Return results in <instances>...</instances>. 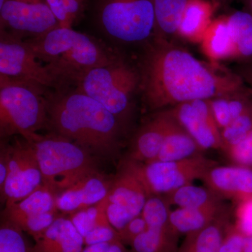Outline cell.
Listing matches in <instances>:
<instances>
[{"instance_id":"obj_1","label":"cell","mask_w":252,"mask_h":252,"mask_svg":"<svg viewBox=\"0 0 252 252\" xmlns=\"http://www.w3.org/2000/svg\"><path fill=\"white\" fill-rule=\"evenodd\" d=\"M140 94L144 107L158 112L195 99L240 92L238 78L200 62L172 41L154 39L143 48L139 62Z\"/></svg>"},{"instance_id":"obj_2","label":"cell","mask_w":252,"mask_h":252,"mask_svg":"<svg viewBox=\"0 0 252 252\" xmlns=\"http://www.w3.org/2000/svg\"><path fill=\"white\" fill-rule=\"evenodd\" d=\"M49 126L94 157L112 158L122 144L125 124L102 104L77 90L48 99Z\"/></svg>"},{"instance_id":"obj_3","label":"cell","mask_w":252,"mask_h":252,"mask_svg":"<svg viewBox=\"0 0 252 252\" xmlns=\"http://www.w3.org/2000/svg\"><path fill=\"white\" fill-rule=\"evenodd\" d=\"M26 41L62 86L77 84L91 69L121 56L94 36L72 28H56Z\"/></svg>"},{"instance_id":"obj_4","label":"cell","mask_w":252,"mask_h":252,"mask_svg":"<svg viewBox=\"0 0 252 252\" xmlns=\"http://www.w3.org/2000/svg\"><path fill=\"white\" fill-rule=\"evenodd\" d=\"M0 134L1 138L19 135L35 140L37 133L49 125L45 88L0 76Z\"/></svg>"},{"instance_id":"obj_5","label":"cell","mask_w":252,"mask_h":252,"mask_svg":"<svg viewBox=\"0 0 252 252\" xmlns=\"http://www.w3.org/2000/svg\"><path fill=\"white\" fill-rule=\"evenodd\" d=\"M35 151L43 185L56 195L88 176L99 172L95 157L85 149L54 135L29 141Z\"/></svg>"},{"instance_id":"obj_6","label":"cell","mask_w":252,"mask_h":252,"mask_svg":"<svg viewBox=\"0 0 252 252\" xmlns=\"http://www.w3.org/2000/svg\"><path fill=\"white\" fill-rule=\"evenodd\" d=\"M76 90L95 99L123 123L132 114L135 94H140V74L122 56L91 69L76 84Z\"/></svg>"},{"instance_id":"obj_7","label":"cell","mask_w":252,"mask_h":252,"mask_svg":"<svg viewBox=\"0 0 252 252\" xmlns=\"http://www.w3.org/2000/svg\"><path fill=\"white\" fill-rule=\"evenodd\" d=\"M94 18L106 36L143 48L156 38L153 0H95Z\"/></svg>"},{"instance_id":"obj_8","label":"cell","mask_w":252,"mask_h":252,"mask_svg":"<svg viewBox=\"0 0 252 252\" xmlns=\"http://www.w3.org/2000/svg\"><path fill=\"white\" fill-rule=\"evenodd\" d=\"M120 165L140 181L149 197L165 195L176 189L202 180L218 162L200 156L177 161L142 162L124 158Z\"/></svg>"},{"instance_id":"obj_9","label":"cell","mask_w":252,"mask_h":252,"mask_svg":"<svg viewBox=\"0 0 252 252\" xmlns=\"http://www.w3.org/2000/svg\"><path fill=\"white\" fill-rule=\"evenodd\" d=\"M0 76L32 83L45 89L59 90L62 87L26 41L3 31L0 41Z\"/></svg>"},{"instance_id":"obj_10","label":"cell","mask_w":252,"mask_h":252,"mask_svg":"<svg viewBox=\"0 0 252 252\" xmlns=\"http://www.w3.org/2000/svg\"><path fill=\"white\" fill-rule=\"evenodd\" d=\"M1 144L7 153L9 167L0 194L1 203L8 206L23 200L44 185L40 166L31 142L16 139L13 143Z\"/></svg>"},{"instance_id":"obj_11","label":"cell","mask_w":252,"mask_h":252,"mask_svg":"<svg viewBox=\"0 0 252 252\" xmlns=\"http://www.w3.org/2000/svg\"><path fill=\"white\" fill-rule=\"evenodd\" d=\"M4 220L28 233L36 241L61 213L56 206V194L43 185L23 200L5 206Z\"/></svg>"},{"instance_id":"obj_12","label":"cell","mask_w":252,"mask_h":252,"mask_svg":"<svg viewBox=\"0 0 252 252\" xmlns=\"http://www.w3.org/2000/svg\"><path fill=\"white\" fill-rule=\"evenodd\" d=\"M0 21L1 31L19 37H37L60 27L46 0H5Z\"/></svg>"},{"instance_id":"obj_13","label":"cell","mask_w":252,"mask_h":252,"mask_svg":"<svg viewBox=\"0 0 252 252\" xmlns=\"http://www.w3.org/2000/svg\"><path fill=\"white\" fill-rule=\"evenodd\" d=\"M149 196L140 181L129 170L119 165L107 195L109 222L117 231L131 220L141 215Z\"/></svg>"},{"instance_id":"obj_14","label":"cell","mask_w":252,"mask_h":252,"mask_svg":"<svg viewBox=\"0 0 252 252\" xmlns=\"http://www.w3.org/2000/svg\"><path fill=\"white\" fill-rule=\"evenodd\" d=\"M170 109L180 125L204 151L221 150L220 130L214 117L210 99H195Z\"/></svg>"},{"instance_id":"obj_15","label":"cell","mask_w":252,"mask_h":252,"mask_svg":"<svg viewBox=\"0 0 252 252\" xmlns=\"http://www.w3.org/2000/svg\"><path fill=\"white\" fill-rule=\"evenodd\" d=\"M112 179L97 172L79 181L56 195L58 210L67 216L102 201L108 195Z\"/></svg>"},{"instance_id":"obj_16","label":"cell","mask_w":252,"mask_h":252,"mask_svg":"<svg viewBox=\"0 0 252 252\" xmlns=\"http://www.w3.org/2000/svg\"><path fill=\"white\" fill-rule=\"evenodd\" d=\"M207 188L222 199L239 202L252 198V168L240 165L212 167L202 178Z\"/></svg>"},{"instance_id":"obj_17","label":"cell","mask_w":252,"mask_h":252,"mask_svg":"<svg viewBox=\"0 0 252 252\" xmlns=\"http://www.w3.org/2000/svg\"><path fill=\"white\" fill-rule=\"evenodd\" d=\"M170 118V109L154 113L134 135L126 158L142 162L155 161L166 136Z\"/></svg>"},{"instance_id":"obj_18","label":"cell","mask_w":252,"mask_h":252,"mask_svg":"<svg viewBox=\"0 0 252 252\" xmlns=\"http://www.w3.org/2000/svg\"><path fill=\"white\" fill-rule=\"evenodd\" d=\"M34 242L32 252H81L84 250L83 237L69 217L63 215Z\"/></svg>"},{"instance_id":"obj_19","label":"cell","mask_w":252,"mask_h":252,"mask_svg":"<svg viewBox=\"0 0 252 252\" xmlns=\"http://www.w3.org/2000/svg\"><path fill=\"white\" fill-rule=\"evenodd\" d=\"M203 152L205 151L180 125L171 112V118L166 136L155 161L169 162L185 160L203 156Z\"/></svg>"},{"instance_id":"obj_20","label":"cell","mask_w":252,"mask_h":252,"mask_svg":"<svg viewBox=\"0 0 252 252\" xmlns=\"http://www.w3.org/2000/svg\"><path fill=\"white\" fill-rule=\"evenodd\" d=\"M223 204L204 208H182L170 211V225L177 235L196 233L228 212Z\"/></svg>"},{"instance_id":"obj_21","label":"cell","mask_w":252,"mask_h":252,"mask_svg":"<svg viewBox=\"0 0 252 252\" xmlns=\"http://www.w3.org/2000/svg\"><path fill=\"white\" fill-rule=\"evenodd\" d=\"M217 6L208 0H189L182 16L177 36L193 42L203 39Z\"/></svg>"},{"instance_id":"obj_22","label":"cell","mask_w":252,"mask_h":252,"mask_svg":"<svg viewBox=\"0 0 252 252\" xmlns=\"http://www.w3.org/2000/svg\"><path fill=\"white\" fill-rule=\"evenodd\" d=\"M200 43L205 54L213 61L235 58V45L228 16L212 21Z\"/></svg>"},{"instance_id":"obj_23","label":"cell","mask_w":252,"mask_h":252,"mask_svg":"<svg viewBox=\"0 0 252 252\" xmlns=\"http://www.w3.org/2000/svg\"><path fill=\"white\" fill-rule=\"evenodd\" d=\"M229 224L228 212L200 231L187 235L177 252H220Z\"/></svg>"},{"instance_id":"obj_24","label":"cell","mask_w":252,"mask_h":252,"mask_svg":"<svg viewBox=\"0 0 252 252\" xmlns=\"http://www.w3.org/2000/svg\"><path fill=\"white\" fill-rule=\"evenodd\" d=\"M156 38L171 41L177 36L181 20L189 0H153Z\"/></svg>"},{"instance_id":"obj_25","label":"cell","mask_w":252,"mask_h":252,"mask_svg":"<svg viewBox=\"0 0 252 252\" xmlns=\"http://www.w3.org/2000/svg\"><path fill=\"white\" fill-rule=\"evenodd\" d=\"M178 236L170 226L147 227L131 243V252H177Z\"/></svg>"},{"instance_id":"obj_26","label":"cell","mask_w":252,"mask_h":252,"mask_svg":"<svg viewBox=\"0 0 252 252\" xmlns=\"http://www.w3.org/2000/svg\"><path fill=\"white\" fill-rule=\"evenodd\" d=\"M170 205L182 208H204L222 205L223 199L205 187L190 185L176 189L165 195Z\"/></svg>"},{"instance_id":"obj_27","label":"cell","mask_w":252,"mask_h":252,"mask_svg":"<svg viewBox=\"0 0 252 252\" xmlns=\"http://www.w3.org/2000/svg\"><path fill=\"white\" fill-rule=\"evenodd\" d=\"M235 49V58L252 56V16L246 11H238L228 16Z\"/></svg>"},{"instance_id":"obj_28","label":"cell","mask_w":252,"mask_h":252,"mask_svg":"<svg viewBox=\"0 0 252 252\" xmlns=\"http://www.w3.org/2000/svg\"><path fill=\"white\" fill-rule=\"evenodd\" d=\"M83 239L94 230L112 225L107 213V197L102 201L67 215Z\"/></svg>"},{"instance_id":"obj_29","label":"cell","mask_w":252,"mask_h":252,"mask_svg":"<svg viewBox=\"0 0 252 252\" xmlns=\"http://www.w3.org/2000/svg\"><path fill=\"white\" fill-rule=\"evenodd\" d=\"M57 18L60 27L72 28L83 16L89 0H46Z\"/></svg>"},{"instance_id":"obj_30","label":"cell","mask_w":252,"mask_h":252,"mask_svg":"<svg viewBox=\"0 0 252 252\" xmlns=\"http://www.w3.org/2000/svg\"><path fill=\"white\" fill-rule=\"evenodd\" d=\"M252 130V104L243 114L220 130L221 151L226 152L240 143Z\"/></svg>"},{"instance_id":"obj_31","label":"cell","mask_w":252,"mask_h":252,"mask_svg":"<svg viewBox=\"0 0 252 252\" xmlns=\"http://www.w3.org/2000/svg\"><path fill=\"white\" fill-rule=\"evenodd\" d=\"M170 206L165 195L149 197L142 210V215L147 227L165 228L170 226Z\"/></svg>"},{"instance_id":"obj_32","label":"cell","mask_w":252,"mask_h":252,"mask_svg":"<svg viewBox=\"0 0 252 252\" xmlns=\"http://www.w3.org/2000/svg\"><path fill=\"white\" fill-rule=\"evenodd\" d=\"M0 252H32L24 232L5 220L0 228Z\"/></svg>"},{"instance_id":"obj_33","label":"cell","mask_w":252,"mask_h":252,"mask_svg":"<svg viewBox=\"0 0 252 252\" xmlns=\"http://www.w3.org/2000/svg\"><path fill=\"white\" fill-rule=\"evenodd\" d=\"M235 165L252 168V130L240 143L225 152Z\"/></svg>"},{"instance_id":"obj_34","label":"cell","mask_w":252,"mask_h":252,"mask_svg":"<svg viewBox=\"0 0 252 252\" xmlns=\"http://www.w3.org/2000/svg\"><path fill=\"white\" fill-rule=\"evenodd\" d=\"M235 226L246 236H252V198L239 202Z\"/></svg>"},{"instance_id":"obj_35","label":"cell","mask_w":252,"mask_h":252,"mask_svg":"<svg viewBox=\"0 0 252 252\" xmlns=\"http://www.w3.org/2000/svg\"><path fill=\"white\" fill-rule=\"evenodd\" d=\"M147 229V222L141 214L131 220L122 230L118 232L121 242L124 245H130L137 237Z\"/></svg>"},{"instance_id":"obj_36","label":"cell","mask_w":252,"mask_h":252,"mask_svg":"<svg viewBox=\"0 0 252 252\" xmlns=\"http://www.w3.org/2000/svg\"><path fill=\"white\" fill-rule=\"evenodd\" d=\"M245 235L235 225H228L224 238L220 245V252H243Z\"/></svg>"},{"instance_id":"obj_37","label":"cell","mask_w":252,"mask_h":252,"mask_svg":"<svg viewBox=\"0 0 252 252\" xmlns=\"http://www.w3.org/2000/svg\"><path fill=\"white\" fill-rule=\"evenodd\" d=\"M111 243H102L95 244V245H89L86 246L85 248L81 252H107L110 246Z\"/></svg>"},{"instance_id":"obj_38","label":"cell","mask_w":252,"mask_h":252,"mask_svg":"<svg viewBox=\"0 0 252 252\" xmlns=\"http://www.w3.org/2000/svg\"><path fill=\"white\" fill-rule=\"evenodd\" d=\"M243 252H252V236L245 235Z\"/></svg>"},{"instance_id":"obj_39","label":"cell","mask_w":252,"mask_h":252,"mask_svg":"<svg viewBox=\"0 0 252 252\" xmlns=\"http://www.w3.org/2000/svg\"><path fill=\"white\" fill-rule=\"evenodd\" d=\"M243 2L246 8V11L252 16V0H243Z\"/></svg>"},{"instance_id":"obj_40","label":"cell","mask_w":252,"mask_h":252,"mask_svg":"<svg viewBox=\"0 0 252 252\" xmlns=\"http://www.w3.org/2000/svg\"><path fill=\"white\" fill-rule=\"evenodd\" d=\"M213 1L214 4L216 5V6H219V5L225 4V3L228 2L230 0H212Z\"/></svg>"},{"instance_id":"obj_41","label":"cell","mask_w":252,"mask_h":252,"mask_svg":"<svg viewBox=\"0 0 252 252\" xmlns=\"http://www.w3.org/2000/svg\"><path fill=\"white\" fill-rule=\"evenodd\" d=\"M4 1L5 0H0V6H2L3 4H4Z\"/></svg>"},{"instance_id":"obj_42","label":"cell","mask_w":252,"mask_h":252,"mask_svg":"<svg viewBox=\"0 0 252 252\" xmlns=\"http://www.w3.org/2000/svg\"><path fill=\"white\" fill-rule=\"evenodd\" d=\"M230 1H231V0H230Z\"/></svg>"}]
</instances>
